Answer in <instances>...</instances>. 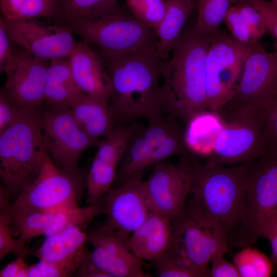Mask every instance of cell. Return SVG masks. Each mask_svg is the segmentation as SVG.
Here are the masks:
<instances>
[{
    "mask_svg": "<svg viewBox=\"0 0 277 277\" xmlns=\"http://www.w3.org/2000/svg\"><path fill=\"white\" fill-rule=\"evenodd\" d=\"M212 37L195 26L182 33L170 58L162 66L161 105L164 115L186 123L208 110L206 57Z\"/></svg>",
    "mask_w": 277,
    "mask_h": 277,
    "instance_id": "1",
    "label": "cell"
},
{
    "mask_svg": "<svg viewBox=\"0 0 277 277\" xmlns=\"http://www.w3.org/2000/svg\"><path fill=\"white\" fill-rule=\"evenodd\" d=\"M112 92L109 101L117 124L164 115L160 93L163 61L157 53H135L105 59Z\"/></svg>",
    "mask_w": 277,
    "mask_h": 277,
    "instance_id": "2",
    "label": "cell"
},
{
    "mask_svg": "<svg viewBox=\"0 0 277 277\" xmlns=\"http://www.w3.org/2000/svg\"><path fill=\"white\" fill-rule=\"evenodd\" d=\"M191 155H180L191 176V201L184 210L214 221L230 239L237 232L244 213L246 163L222 165L207 161L201 164Z\"/></svg>",
    "mask_w": 277,
    "mask_h": 277,
    "instance_id": "3",
    "label": "cell"
},
{
    "mask_svg": "<svg viewBox=\"0 0 277 277\" xmlns=\"http://www.w3.org/2000/svg\"><path fill=\"white\" fill-rule=\"evenodd\" d=\"M42 107L23 108L0 133V177L8 194L16 196L37 174L47 153L41 126Z\"/></svg>",
    "mask_w": 277,
    "mask_h": 277,
    "instance_id": "4",
    "label": "cell"
},
{
    "mask_svg": "<svg viewBox=\"0 0 277 277\" xmlns=\"http://www.w3.org/2000/svg\"><path fill=\"white\" fill-rule=\"evenodd\" d=\"M103 58L113 59L135 53H157L155 30L127 14L121 8L101 15L64 23Z\"/></svg>",
    "mask_w": 277,
    "mask_h": 277,
    "instance_id": "5",
    "label": "cell"
},
{
    "mask_svg": "<svg viewBox=\"0 0 277 277\" xmlns=\"http://www.w3.org/2000/svg\"><path fill=\"white\" fill-rule=\"evenodd\" d=\"M87 173L83 169L60 168L47 153L37 174L16 196L10 210L55 212L77 206L86 190Z\"/></svg>",
    "mask_w": 277,
    "mask_h": 277,
    "instance_id": "6",
    "label": "cell"
},
{
    "mask_svg": "<svg viewBox=\"0 0 277 277\" xmlns=\"http://www.w3.org/2000/svg\"><path fill=\"white\" fill-rule=\"evenodd\" d=\"M171 222L172 240L168 251L209 276V265L212 259L229 250L227 232L214 221L185 210Z\"/></svg>",
    "mask_w": 277,
    "mask_h": 277,
    "instance_id": "7",
    "label": "cell"
},
{
    "mask_svg": "<svg viewBox=\"0 0 277 277\" xmlns=\"http://www.w3.org/2000/svg\"><path fill=\"white\" fill-rule=\"evenodd\" d=\"M245 204L239 228L234 236L239 246H251L265 219L277 209V157L261 155L246 163Z\"/></svg>",
    "mask_w": 277,
    "mask_h": 277,
    "instance_id": "8",
    "label": "cell"
},
{
    "mask_svg": "<svg viewBox=\"0 0 277 277\" xmlns=\"http://www.w3.org/2000/svg\"><path fill=\"white\" fill-rule=\"evenodd\" d=\"M277 96V50L260 43L248 53L235 92L220 112L222 116L263 111Z\"/></svg>",
    "mask_w": 277,
    "mask_h": 277,
    "instance_id": "9",
    "label": "cell"
},
{
    "mask_svg": "<svg viewBox=\"0 0 277 277\" xmlns=\"http://www.w3.org/2000/svg\"><path fill=\"white\" fill-rule=\"evenodd\" d=\"M257 44H242L219 30L212 37L206 57L208 110L220 113L231 99L247 56Z\"/></svg>",
    "mask_w": 277,
    "mask_h": 277,
    "instance_id": "10",
    "label": "cell"
},
{
    "mask_svg": "<svg viewBox=\"0 0 277 277\" xmlns=\"http://www.w3.org/2000/svg\"><path fill=\"white\" fill-rule=\"evenodd\" d=\"M41 126L45 149L60 168L77 169L80 157L98 142L91 138L74 118L70 107H42Z\"/></svg>",
    "mask_w": 277,
    "mask_h": 277,
    "instance_id": "11",
    "label": "cell"
},
{
    "mask_svg": "<svg viewBox=\"0 0 277 277\" xmlns=\"http://www.w3.org/2000/svg\"><path fill=\"white\" fill-rule=\"evenodd\" d=\"M222 118L223 127L207 161L235 165L259 157L263 152L264 110Z\"/></svg>",
    "mask_w": 277,
    "mask_h": 277,
    "instance_id": "12",
    "label": "cell"
},
{
    "mask_svg": "<svg viewBox=\"0 0 277 277\" xmlns=\"http://www.w3.org/2000/svg\"><path fill=\"white\" fill-rule=\"evenodd\" d=\"M0 23L13 42L43 60L67 58L77 43L65 24L47 25L38 19L14 21L3 16Z\"/></svg>",
    "mask_w": 277,
    "mask_h": 277,
    "instance_id": "13",
    "label": "cell"
},
{
    "mask_svg": "<svg viewBox=\"0 0 277 277\" xmlns=\"http://www.w3.org/2000/svg\"><path fill=\"white\" fill-rule=\"evenodd\" d=\"M143 187L151 211L172 220L184 210L191 187L190 172L180 160L176 164L164 161L153 167Z\"/></svg>",
    "mask_w": 277,
    "mask_h": 277,
    "instance_id": "14",
    "label": "cell"
},
{
    "mask_svg": "<svg viewBox=\"0 0 277 277\" xmlns=\"http://www.w3.org/2000/svg\"><path fill=\"white\" fill-rule=\"evenodd\" d=\"M49 62L18 45L13 48L3 71L6 76L3 89L7 95L21 108L41 106Z\"/></svg>",
    "mask_w": 277,
    "mask_h": 277,
    "instance_id": "15",
    "label": "cell"
},
{
    "mask_svg": "<svg viewBox=\"0 0 277 277\" xmlns=\"http://www.w3.org/2000/svg\"><path fill=\"white\" fill-rule=\"evenodd\" d=\"M143 177H134L113 186L103 197L106 215L104 225L127 242L151 212Z\"/></svg>",
    "mask_w": 277,
    "mask_h": 277,
    "instance_id": "16",
    "label": "cell"
},
{
    "mask_svg": "<svg viewBox=\"0 0 277 277\" xmlns=\"http://www.w3.org/2000/svg\"><path fill=\"white\" fill-rule=\"evenodd\" d=\"M87 242L93 247L95 264L109 277H149L143 260L130 249L127 242L103 224L87 233Z\"/></svg>",
    "mask_w": 277,
    "mask_h": 277,
    "instance_id": "17",
    "label": "cell"
},
{
    "mask_svg": "<svg viewBox=\"0 0 277 277\" xmlns=\"http://www.w3.org/2000/svg\"><path fill=\"white\" fill-rule=\"evenodd\" d=\"M68 60L73 77L81 91L109 103L112 84L101 55L82 41L77 43Z\"/></svg>",
    "mask_w": 277,
    "mask_h": 277,
    "instance_id": "18",
    "label": "cell"
},
{
    "mask_svg": "<svg viewBox=\"0 0 277 277\" xmlns=\"http://www.w3.org/2000/svg\"><path fill=\"white\" fill-rule=\"evenodd\" d=\"M172 240L171 220L151 212L131 234L127 244L137 258L153 263L168 251Z\"/></svg>",
    "mask_w": 277,
    "mask_h": 277,
    "instance_id": "19",
    "label": "cell"
},
{
    "mask_svg": "<svg viewBox=\"0 0 277 277\" xmlns=\"http://www.w3.org/2000/svg\"><path fill=\"white\" fill-rule=\"evenodd\" d=\"M80 127L93 139L99 141L117 125L109 103L83 93L70 107Z\"/></svg>",
    "mask_w": 277,
    "mask_h": 277,
    "instance_id": "20",
    "label": "cell"
},
{
    "mask_svg": "<svg viewBox=\"0 0 277 277\" xmlns=\"http://www.w3.org/2000/svg\"><path fill=\"white\" fill-rule=\"evenodd\" d=\"M184 140L192 154L208 159L213 151L216 138L224 125L220 113L208 110L193 115L186 123Z\"/></svg>",
    "mask_w": 277,
    "mask_h": 277,
    "instance_id": "21",
    "label": "cell"
},
{
    "mask_svg": "<svg viewBox=\"0 0 277 277\" xmlns=\"http://www.w3.org/2000/svg\"><path fill=\"white\" fill-rule=\"evenodd\" d=\"M82 94L73 77L68 58L50 61L44 92L46 105L70 107Z\"/></svg>",
    "mask_w": 277,
    "mask_h": 277,
    "instance_id": "22",
    "label": "cell"
},
{
    "mask_svg": "<svg viewBox=\"0 0 277 277\" xmlns=\"http://www.w3.org/2000/svg\"><path fill=\"white\" fill-rule=\"evenodd\" d=\"M166 1L165 14L155 29L158 41L157 54L163 61L168 58L187 19L196 8V0Z\"/></svg>",
    "mask_w": 277,
    "mask_h": 277,
    "instance_id": "23",
    "label": "cell"
},
{
    "mask_svg": "<svg viewBox=\"0 0 277 277\" xmlns=\"http://www.w3.org/2000/svg\"><path fill=\"white\" fill-rule=\"evenodd\" d=\"M46 238L32 255L51 262H59L80 254L87 242V233L82 226H72L60 230Z\"/></svg>",
    "mask_w": 277,
    "mask_h": 277,
    "instance_id": "24",
    "label": "cell"
},
{
    "mask_svg": "<svg viewBox=\"0 0 277 277\" xmlns=\"http://www.w3.org/2000/svg\"><path fill=\"white\" fill-rule=\"evenodd\" d=\"M104 213L105 204L103 198L97 203L86 206H77L55 211L43 235L47 236L69 227L85 225Z\"/></svg>",
    "mask_w": 277,
    "mask_h": 277,
    "instance_id": "25",
    "label": "cell"
},
{
    "mask_svg": "<svg viewBox=\"0 0 277 277\" xmlns=\"http://www.w3.org/2000/svg\"><path fill=\"white\" fill-rule=\"evenodd\" d=\"M3 17L9 20L37 19L57 15V0H1Z\"/></svg>",
    "mask_w": 277,
    "mask_h": 277,
    "instance_id": "26",
    "label": "cell"
},
{
    "mask_svg": "<svg viewBox=\"0 0 277 277\" xmlns=\"http://www.w3.org/2000/svg\"><path fill=\"white\" fill-rule=\"evenodd\" d=\"M10 212L12 214L11 223L18 234V246L27 254L26 244L33 238L43 235L54 212L34 210H10Z\"/></svg>",
    "mask_w": 277,
    "mask_h": 277,
    "instance_id": "27",
    "label": "cell"
},
{
    "mask_svg": "<svg viewBox=\"0 0 277 277\" xmlns=\"http://www.w3.org/2000/svg\"><path fill=\"white\" fill-rule=\"evenodd\" d=\"M57 15L64 22L94 17L121 9L118 0H57Z\"/></svg>",
    "mask_w": 277,
    "mask_h": 277,
    "instance_id": "28",
    "label": "cell"
},
{
    "mask_svg": "<svg viewBox=\"0 0 277 277\" xmlns=\"http://www.w3.org/2000/svg\"><path fill=\"white\" fill-rule=\"evenodd\" d=\"M236 0H196L198 11L197 19L195 25L201 34L213 37L219 31L225 16Z\"/></svg>",
    "mask_w": 277,
    "mask_h": 277,
    "instance_id": "29",
    "label": "cell"
},
{
    "mask_svg": "<svg viewBox=\"0 0 277 277\" xmlns=\"http://www.w3.org/2000/svg\"><path fill=\"white\" fill-rule=\"evenodd\" d=\"M240 277H269L273 272L271 260L251 246L243 247L233 258Z\"/></svg>",
    "mask_w": 277,
    "mask_h": 277,
    "instance_id": "30",
    "label": "cell"
},
{
    "mask_svg": "<svg viewBox=\"0 0 277 277\" xmlns=\"http://www.w3.org/2000/svg\"><path fill=\"white\" fill-rule=\"evenodd\" d=\"M127 8L136 19L155 29L166 10V0H125Z\"/></svg>",
    "mask_w": 277,
    "mask_h": 277,
    "instance_id": "31",
    "label": "cell"
},
{
    "mask_svg": "<svg viewBox=\"0 0 277 277\" xmlns=\"http://www.w3.org/2000/svg\"><path fill=\"white\" fill-rule=\"evenodd\" d=\"M10 204L6 196L0 198V260L10 253L16 257L25 254L20 249L17 239L13 236L11 227L12 214L10 210Z\"/></svg>",
    "mask_w": 277,
    "mask_h": 277,
    "instance_id": "32",
    "label": "cell"
},
{
    "mask_svg": "<svg viewBox=\"0 0 277 277\" xmlns=\"http://www.w3.org/2000/svg\"><path fill=\"white\" fill-rule=\"evenodd\" d=\"M82 253L63 262H51L39 260L36 263L29 266L28 277L74 276Z\"/></svg>",
    "mask_w": 277,
    "mask_h": 277,
    "instance_id": "33",
    "label": "cell"
},
{
    "mask_svg": "<svg viewBox=\"0 0 277 277\" xmlns=\"http://www.w3.org/2000/svg\"><path fill=\"white\" fill-rule=\"evenodd\" d=\"M153 263L161 277H206L204 273L183 263L168 251Z\"/></svg>",
    "mask_w": 277,
    "mask_h": 277,
    "instance_id": "34",
    "label": "cell"
},
{
    "mask_svg": "<svg viewBox=\"0 0 277 277\" xmlns=\"http://www.w3.org/2000/svg\"><path fill=\"white\" fill-rule=\"evenodd\" d=\"M262 155L277 157V96L269 102L264 110Z\"/></svg>",
    "mask_w": 277,
    "mask_h": 277,
    "instance_id": "35",
    "label": "cell"
},
{
    "mask_svg": "<svg viewBox=\"0 0 277 277\" xmlns=\"http://www.w3.org/2000/svg\"><path fill=\"white\" fill-rule=\"evenodd\" d=\"M234 4L249 29L253 43H259L260 39L267 32L260 13L253 6L242 0H237Z\"/></svg>",
    "mask_w": 277,
    "mask_h": 277,
    "instance_id": "36",
    "label": "cell"
},
{
    "mask_svg": "<svg viewBox=\"0 0 277 277\" xmlns=\"http://www.w3.org/2000/svg\"><path fill=\"white\" fill-rule=\"evenodd\" d=\"M224 21L231 32V36L234 39L245 45H255L253 42L249 29L241 16L235 4L230 6L225 16Z\"/></svg>",
    "mask_w": 277,
    "mask_h": 277,
    "instance_id": "37",
    "label": "cell"
},
{
    "mask_svg": "<svg viewBox=\"0 0 277 277\" xmlns=\"http://www.w3.org/2000/svg\"><path fill=\"white\" fill-rule=\"evenodd\" d=\"M253 6L260 13L267 31L276 39L274 49L277 50V8L273 6L270 1L242 0Z\"/></svg>",
    "mask_w": 277,
    "mask_h": 277,
    "instance_id": "38",
    "label": "cell"
},
{
    "mask_svg": "<svg viewBox=\"0 0 277 277\" xmlns=\"http://www.w3.org/2000/svg\"><path fill=\"white\" fill-rule=\"evenodd\" d=\"M23 108L13 102L3 89L0 91V133L14 123L19 116Z\"/></svg>",
    "mask_w": 277,
    "mask_h": 277,
    "instance_id": "39",
    "label": "cell"
},
{
    "mask_svg": "<svg viewBox=\"0 0 277 277\" xmlns=\"http://www.w3.org/2000/svg\"><path fill=\"white\" fill-rule=\"evenodd\" d=\"M258 238L264 237L270 243L272 257L277 263V209L270 213L260 225L257 233Z\"/></svg>",
    "mask_w": 277,
    "mask_h": 277,
    "instance_id": "40",
    "label": "cell"
},
{
    "mask_svg": "<svg viewBox=\"0 0 277 277\" xmlns=\"http://www.w3.org/2000/svg\"><path fill=\"white\" fill-rule=\"evenodd\" d=\"M225 253L216 254L212 259L209 270L211 277H240L239 272L234 265L224 258Z\"/></svg>",
    "mask_w": 277,
    "mask_h": 277,
    "instance_id": "41",
    "label": "cell"
},
{
    "mask_svg": "<svg viewBox=\"0 0 277 277\" xmlns=\"http://www.w3.org/2000/svg\"><path fill=\"white\" fill-rule=\"evenodd\" d=\"M74 276L78 277H109L95 264L91 252L85 248L75 271Z\"/></svg>",
    "mask_w": 277,
    "mask_h": 277,
    "instance_id": "42",
    "label": "cell"
},
{
    "mask_svg": "<svg viewBox=\"0 0 277 277\" xmlns=\"http://www.w3.org/2000/svg\"><path fill=\"white\" fill-rule=\"evenodd\" d=\"M24 256H18L0 271L1 277H28L29 266Z\"/></svg>",
    "mask_w": 277,
    "mask_h": 277,
    "instance_id": "43",
    "label": "cell"
},
{
    "mask_svg": "<svg viewBox=\"0 0 277 277\" xmlns=\"http://www.w3.org/2000/svg\"><path fill=\"white\" fill-rule=\"evenodd\" d=\"M9 36L2 24L0 23V71L3 72L4 67L13 50Z\"/></svg>",
    "mask_w": 277,
    "mask_h": 277,
    "instance_id": "44",
    "label": "cell"
},
{
    "mask_svg": "<svg viewBox=\"0 0 277 277\" xmlns=\"http://www.w3.org/2000/svg\"><path fill=\"white\" fill-rule=\"evenodd\" d=\"M270 2L273 6L277 8V0H271Z\"/></svg>",
    "mask_w": 277,
    "mask_h": 277,
    "instance_id": "45",
    "label": "cell"
}]
</instances>
